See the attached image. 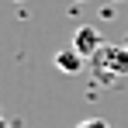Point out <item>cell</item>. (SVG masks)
Listing matches in <instances>:
<instances>
[{"mask_svg":"<svg viewBox=\"0 0 128 128\" xmlns=\"http://www.w3.org/2000/svg\"><path fill=\"white\" fill-rule=\"evenodd\" d=\"M90 66L100 73V76H125L128 73V48L125 45H100L97 56L90 59Z\"/></svg>","mask_w":128,"mask_h":128,"instance_id":"6da1fadb","label":"cell"},{"mask_svg":"<svg viewBox=\"0 0 128 128\" xmlns=\"http://www.w3.org/2000/svg\"><path fill=\"white\" fill-rule=\"evenodd\" d=\"M100 45H104V38H100V31H97V28H90V24H83V28H76V35H73V48H76L80 56H86V59H94Z\"/></svg>","mask_w":128,"mask_h":128,"instance_id":"7a4b0ae2","label":"cell"},{"mask_svg":"<svg viewBox=\"0 0 128 128\" xmlns=\"http://www.w3.org/2000/svg\"><path fill=\"white\" fill-rule=\"evenodd\" d=\"M86 62H90V59H86V56H80V52H76L73 45L56 52V69H59V73H69V76H73V73H80Z\"/></svg>","mask_w":128,"mask_h":128,"instance_id":"3957f363","label":"cell"},{"mask_svg":"<svg viewBox=\"0 0 128 128\" xmlns=\"http://www.w3.org/2000/svg\"><path fill=\"white\" fill-rule=\"evenodd\" d=\"M76 128H111V121L107 118H83Z\"/></svg>","mask_w":128,"mask_h":128,"instance_id":"277c9868","label":"cell"},{"mask_svg":"<svg viewBox=\"0 0 128 128\" xmlns=\"http://www.w3.org/2000/svg\"><path fill=\"white\" fill-rule=\"evenodd\" d=\"M0 128H10V125H7V118H4V111H0Z\"/></svg>","mask_w":128,"mask_h":128,"instance_id":"5b68a950","label":"cell"}]
</instances>
